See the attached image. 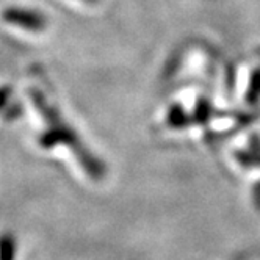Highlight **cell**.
<instances>
[{
    "mask_svg": "<svg viewBox=\"0 0 260 260\" xmlns=\"http://www.w3.org/2000/svg\"><path fill=\"white\" fill-rule=\"evenodd\" d=\"M2 17L5 22L30 30V31H40L46 28V17L40 11H33L27 8L22 10L19 7H10L8 10L4 11Z\"/></svg>",
    "mask_w": 260,
    "mask_h": 260,
    "instance_id": "1",
    "label": "cell"
}]
</instances>
